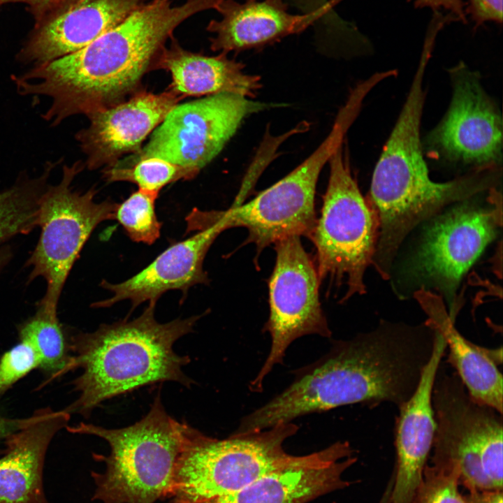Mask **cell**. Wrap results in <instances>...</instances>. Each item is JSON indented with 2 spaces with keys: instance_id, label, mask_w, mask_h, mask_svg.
<instances>
[{
  "instance_id": "3",
  "label": "cell",
  "mask_w": 503,
  "mask_h": 503,
  "mask_svg": "<svg viewBox=\"0 0 503 503\" xmlns=\"http://www.w3.org/2000/svg\"><path fill=\"white\" fill-rule=\"evenodd\" d=\"M155 306L149 302L133 320L101 324L94 332L71 337V370L82 372L73 382L78 398L64 411L86 416L103 401L143 386L194 383L182 370L189 357L177 354L173 345L194 330L202 315L162 323L154 318Z\"/></svg>"
},
{
  "instance_id": "33",
  "label": "cell",
  "mask_w": 503,
  "mask_h": 503,
  "mask_svg": "<svg viewBox=\"0 0 503 503\" xmlns=\"http://www.w3.org/2000/svg\"><path fill=\"white\" fill-rule=\"evenodd\" d=\"M34 415L26 418L10 417L0 410V443L31 421Z\"/></svg>"
},
{
  "instance_id": "6",
  "label": "cell",
  "mask_w": 503,
  "mask_h": 503,
  "mask_svg": "<svg viewBox=\"0 0 503 503\" xmlns=\"http://www.w3.org/2000/svg\"><path fill=\"white\" fill-rule=\"evenodd\" d=\"M188 424L165 410L156 395L147 414L127 427L109 429L90 423L66 425L70 432L96 436L106 441L108 455L102 473L92 472L96 486L93 500L103 503H154L172 497L176 465Z\"/></svg>"
},
{
  "instance_id": "28",
  "label": "cell",
  "mask_w": 503,
  "mask_h": 503,
  "mask_svg": "<svg viewBox=\"0 0 503 503\" xmlns=\"http://www.w3.org/2000/svg\"><path fill=\"white\" fill-rule=\"evenodd\" d=\"M458 476L426 464L411 503H465L458 490Z\"/></svg>"
},
{
  "instance_id": "36",
  "label": "cell",
  "mask_w": 503,
  "mask_h": 503,
  "mask_svg": "<svg viewBox=\"0 0 503 503\" xmlns=\"http://www.w3.org/2000/svg\"><path fill=\"white\" fill-rule=\"evenodd\" d=\"M393 476L394 475L392 474L391 477L386 485V487L384 490L383 495L381 497V500L379 503H390L391 496L394 483Z\"/></svg>"
},
{
  "instance_id": "25",
  "label": "cell",
  "mask_w": 503,
  "mask_h": 503,
  "mask_svg": "<svg viewBox=\"0 0 503 503\" xmlns=\"http://www.w3.org/2000/svg\"><path fill=\"white\" fill-rule=\"evenodd\" d=\"M108 182L126 181L138 189L159 192L166 185L182 179H191L198 171L157 157H147L129 163L115 162L105 168Z\"/></svg>"
},
{
  "instance_id": "11",
  "label": "cell",
  "mask_w": 503,
  "mask_h": 503,
  "mask_svg": "<svg viewBox=\"0 0 503 503\" xmlns=\"http://www.w3.org/2000/svg\"><path fill=\"white\" fill-rule=\"evenodd\" d=\"M357 115L353 106L344 105L327 138L302 163L252 201L225 211L228 228H246V243H254L258 253L287 236L310 238L317 221L314 197L320 173Z\"/></svg>"
},
{
  "instance_id": "20",
  "label": "cell",
  "mask_w": 503,
  "mask_h": 503,
  "mask_svg": "<svg viewBox=\"0 0 503 503\" xmlns=\"http://www.w3.org/2000/svg\"><path fill=\"white\" fill-rule=\"evenodd\" d=\"M220 15L206 29L213 51L229 52L263 46L298 34L325 17L323 13L289 12L286 0H223L214 9Z\"/></svg>"
},
{
  "instance_id": "35",
  "label": "cell",
  "mask_w": 503,
  "mask_h": 503,
  "mask_svg": "<svg viewBox=\"0 0 503 503\" xmlns=\"http://www.w3.org/2000/svg\"><path fill=\"white\" fill-rule=\"evenodd\" d=\"M13 257V251L9 245L0 247V274Z\"/></svg>"
},
{
  "instance_id": "18",
  "label": "cell",
  "mask_w": 503,
  "mask_h": 503,
  "mask_svg": "<svg viewBox=\"0 0 503 503\" xmlns=\"http://www.w3.org/2000/svg\"><path fill=\"white\" fill-rule=\"evenodd\" d=\"M226 229L224 213L217 223L172 245L132 277L118 284L103 280L101 286L110 291L112 297L92 306L109 307L129 300L133 310L146 301L156 303L161 296L168 291L180 290L184 294L194 285L207 284L209 278L203 270L205 257L216 238Z\"/></svg>"
},
{
  "instance_id": "10",
  "label": "cell",
  "mask_w": 503,
  "mask_h": 503,
  "mask_svg": "<svg viewBox=\"0 0 503 503\" xmlns=\"http://www.w3.org/2000/svg\"><path fill=\"white\" fill-rule=\"evenodd\" d=\"M80 162L64 166L59 182L48 185L39 201L37 226L38 241L26 262L29 281L37 277L46 283L38 306L57 312L65 282L92 231L101 222L115 219L117 203H96V190L73 189L72 183L82 170Z\"/></svg>"
},
{
  "instance_id": "17",
  "label": "cell",
  "mask_w": 503,
  "mask_h": 503,
  "mask_svg": "<svg viewBox=\"0 0 503 503\" xmlns=\"http://www.w3.org/2000/svg\"><path fill=\"white\" fill-rule=\"evenodd\" d=\"M150 0H71L48 14L20 58L45 64L87 46Z\"/></svg>"
},
{
  "instance_id": "21",
  "label": "cell",
  "mask_w": 503,
  "mask_h": 503,
  "mask_svg": "<svg viewBox=\"0 0 503 503\" xmlns=\"http://www.w3.org/2000/svg\"><path fill=\"white\" fill-rule=\"evenodd\" d=\"M70 418L63 409H40L30 423L6 439L0 458V503H48L43 484L46 452Z\"/></svg>"
},
{
  "instance_id": "31",
  "label": "cell",
  "mask_w": 503,
  "mask_h": 503,
  "mask_svg": "<svg viewBox=\"0 0 503 503\" xmlns=\"http://www.w3.org/2000/svg\"><path fill=\"white\" fill-rule=\"evenodd\" d=\"M416 8H430L433 11H448L458 22H467L466 3L462 0H412Z\"/></svg>"
},
{
  "instance_id": "32",
  "label": "cell",
  "mask_w": 503,
  "mask_h": 503,
  "mask_svg": "<svg viewBox=\"0 0 503 503\" xmlns=\"http://www.w3.org/2000/svg\"><path fill=\"white\" fill-rule=\"evenodd\" d=\"M71 0H0V6L8 3H23L28 5L38 19H43Z\"/></svg>"
},
{
  "instance_id": "22",
  "label": "cell",
  "mask_w": 503,
  "mask_h": 503,
  "mask_svg": "<svg viewBox=\"0 0 503 503\" xmlns=\"http://www.w3.org/2000/svg\"><path fill=\"white\" fill-rule=\"evenodd\" d=\"M413 298L427 316L425 322L443 337L451 364L469 395L477 402L502 414V347L479 346L456 329L443 299L435 293L419 290Z\"/></svg>"
},
{
  "instance_id": "23",
  "label": "cell",
  "mask_w": 503,
  "mask_h": 503,
  "mask_svg": "<svg viewBox=\"0 0 503 503\" xmlns=\"http://www.w3.org/2000/svg\"><path fill=\"white\" fill-rule=\"evenodd\" d=\"M170 45L164 47L158 65L168 71L173 91L183 95L238 94L249 99L261 87V78L244 72V65L220 53L209 57L182 48L172 36Z\"/></svg>"
},
{
  "instance_id": "12",
  "label": "cell",
  "mask_w": 503,
  "mask_h": 503,
  "mask_svg": "<svg viewBox=\"0 0 503 503\" xmlns=\"http://www.w3.org/2000/svg\"><path fill=\"white\" fill-rule=\"evenodd\" d=\"M273 105L231 93L175 105L146 145L120 162L157 157L199 172L218 155L246 117Z\"/></svg>"
},
{
  "instance_id": "34",
  "label": "cell",
  "mask_w": 503,
  "mask_h": 503,
  "mask_svg": "<svg viewBox=\"0 0 503 503\" xmlns=\"http://www.w3.org/2000/svg\"><path fill=\"white\" fill-rule=\"evenodd\" d=\"M462 497L465 503H503V492L499 490H472Z\"/></svg>"
},
{
  "instance_id": "9",
  "label": "cell",
  "mask_w": 503,
  "mask_h": 503,
  "mask_svg": "<svg viewBox=\"0 0 503 503\" xmlns=\"http://www.w3.org/2000/svg\"><path fill=\"white\" fill-rule=\"evenodd\" d=\"M321 217L310 237L316 250L320 284L345 286L342 301L366 292L364 276L372 264L379 235L377 212L353 178L342 143L330 156Z\"/></svg>"
},
{
  "instance_id": "29",
  "label": "cell",
  "mask_w": 503,
  "mask_h": 503,
  "mask_svg": "<svg viewBox=\"0 0 503 503\" xmlns=\"http://www.w3.org/2000/svg\"><path fill=\"white\" fill-rule=\"evenodd\" d=\"M40 365L41 358L34 347L20 340L0 358V395Z\"/></svg>"
},
{
  "instance_id": "26",
  "label": "cell",
  "mask_w": 503,
  "mask_h": 503,
  "mask_svg": "<svg viewBox=\"0 0 503 503\" xmlns=\"http://www.w3.org/2000/svg\"><path fill=\"white\" fill-rule=\"evenodd\" d=\"M158 195L159 192L138 189L117 205L115 219L131 240L152 245L159 238L161 223L155 211Z\"/></svg>"
},
{
  "instance_id": "27",
  "label": "cell",
  "mask_w": 503,
  "mask_h": 503,
  "mask_svg": "<svg viewBox=\"0 0 503 503\" xmlns=\"http://www.w3.org/2000/svg\"><path fill=\"white\" fill-rule=\"evenodd\" d=\"M37 201L32 191L17 182L0 192V245L36 227Z\"/></svg>"
},
{
  "instance_id": "2",
  "label": "cell",
  "mask_w": 503,
  "mask_h": 503,
  "mask_svg": "<svg viewBox=\"0 0 503 503\" xmlns=\"http://www.w3.org/2000/svg\"><path fill=\"white\" fill-rule=\"evenodd\" d=\"M222 0H150L83 48L13 78L22 95L43 96L51 125L115 105L132 92L181 24Z\"/></svg>"
},
{
  "instance_id": "15",
  "label": "cell",
  "mask_w": 503,
  "mask_h": 503,
  "mask_svg": "<svg viewBox=\"0 0 503 503\" xmlns=\"http://www.w3.org/2000/svg\"><path fill=\"white\" fill-rule=\"evenodd\" d=\"M357 460L348 442L293 455L242 489L201 503H307L349 485L344 472Z\"/></svg>"
},
{
  "instance_id": "30",
  "label": "cell",
  "mask_w": 503,
  "mask_h": 503,
  "mask_svg": "<svg viewBox=\"0 0 503 503\" xmlns=\"http://www.w3.org/2000/svg\"><path fill=\"white\" fill-rule=\"evenodd\" d=\"M465 3L474 29L488 22L502 23V0H467Z\"/></svg>"
},
{
  "instance_id": "4",
  "label": "cell",
  "mask_w": 503,
  "mask_h": 503,
  "mask_svg": "<svg viewBox=\"0 0 503 503\" xmlns=\"http://www.w3.org/2000/svg\"><path fill=\"white\" fill-rule=\"evenodd\" d=\"M433 45L424 43L408 94L375 166L370 201L379 221V245L395 251L419 224L449 205L472 197L483 182L469 172L444 182L433 181L423 155L421 122L423 78Z\"/></svg>"
},
{
  "instance_id": "24",
  "label": "cell",
  "mask_w": 503,
  "mask_h": 503,
  "mask_svg": "<svg viewBox=\"0 0 503 503\" xmlns=\"http://www.w3.org/2000/svg\"><path fill=\"white\" fill-rule=\"evenodd\" d=\"M20 340L29 342L37 351L40 367L51 378L71 370L72 355L58 320L57 312L38 306L34 316L18 327Z\"/></svg>"
},
{
  "instance_id": "7",
  "label": "cell",
  "mask_w": 503,
  "mask_h": 503,
  "mask_svg": "<svg viewBox=\"0 0 503 503\" xmlns=\"http://www.w3.org/2000/svg\"><path fill=\"white\" fill-rule=\"evenodd\" d=\"M432 466L455 472L469 491L503 490L502 414L476 401L453 371L437 369Z\"/></svg>"
},
{
  "instance_id": "37",
  "label": "cell",
  "mask_w": 503,
  "mask_h": 503,
  "mask_svg": "<svg viewBox=\"0 0 503 503\" xmlns=\"http://www.w3.org/2000/svg\"><path fill=\"white\" fill-rule=\"evenodd\" d=\"M314 0H293V1L296 4H305L310 3Z\"/></svg>"
},
{
  "instance_id": "8",
  "label": "cell",
  "mask_w": 503,
  "mask_h": 503,
  "mask_svg": "<svg viewBox=\"0 0 503 503\" xmlns=\"http://www.w3.org/2000/svg\"><path fill=\"white\" fill-rule=\"evenodd\" d=\"M298 430L293 422L280 423L219 439L188 425L172 497L201 503L242 489L291 459L293 455L286 452L284 443Z\"/></svg>"
},
{
  "instance_id": "16",
  "label": "cell",
  "mask_w": 503,
  "mask_h": 503,
  "mask_svg": "<svg viewBox=\"0 0 503 503\" xmlns=\"http://www.w3.org/2000/svg\"><path fill=\"white\" fill-rule=\"evenodd\" d=\"M177 99L173 90L161 94L143 92L87 115L90 123L77 133V140L87 155L88 168L110 166L122 155L139 151Z\"/></svg>"
},
{
  "instance_id": "1",
  "label": "cell",
  "mask_w": 503,
  "mask_h": 503,
  "mask_svg": "<svg viewBox=\"0 0 503 503\" xmlns=\"http://www.w3.org/2000/svg\"><path fill=\"white\" fill-rule=\"evenodd\" d=\"M436 330L381 321L372 330L334 342L329 352L296 370L292 383L245 416L246 432L343 405L389 402L398 408L416 391L435 344Z\"/></svg>"
},
{
  "instance_id": "5",
  "label": "cell",
  "mask_w": 503,
  "mask_h": 503,
  "mask_svg": "<svg viewBox=\"0 0 503 503\" xmlns=\"http://www.w3.org/2000/svg\"><path fill=\"white\" fill-rule=\"evenodd\" d=\"M486 192L451 204L416 227L414 240L391 268L388 279L398 296L435 293L455 320L460 282L502 225L501 193L497 187L483 196Z\"/></svg>"
},
{
  "instance_id": "13",
  "label": "cell",
  "mask_w": 503,
  "mask_h": 503,
  "mask_svg": "<svg viewBox=\"0 0 503 503\" xmlns=\"http://www.w3.org/2000/svg\"><path fill=\"white\" fill-rule=\"evenodd\" d=\"M274 244L277 255L268 284L270 314L263 329L270 335L271 347L250 383L254 392L263 390L265 377L282 363L288 347L296 339L307 335L331 336L319 300L316 268L300 237L287 236Z\"/></svg>"
},
{
  "instance_id": "38",
  "label": "cell",
  "mask_w": 503,
  "mask_h": 503,
  "mask_svg": "<svg viewBox=\"0 0 503 503\" xmlns=\"http://www.w3.org/2000/svg\"><path fill=\"white\" fill-rule=\"evenodd\" d=\"M172 503H182V502H181L180 501L177 500H176V499H173Z\"/></svg>"
},
{
  "instance_id": "19",
  "label": "cell",
  "mask_w": 503,
  "mask_h": 503,
  "mask_svg": "<svg viewBox=\"0 0 503 503\" xmlns=\"http://www.w3.org/2000/svg\"><path fill=\"white\" fill-rule=\"evenodd\" d=\"M446 343L437 332L432 356L411 398L398 407L395 420L396 463L390 503H411L432 449L436 423L432 403L435 375Z\"/></svg>"
},
{
  "instance_id": "14",
  "label": "cell",
  "mask_w": 503,
  "mask_h": 503,
  "mask_svg": "<svg viewBox=\"0 0 503 503\" xmlns=\"http://www.w3.org/2000/svg\"><path fill=\"white\" fill-rule=\"evenodd\" d=\"M452 86L449 107L427 136L435 157L472 169L501 167L502 118L480 74L461 61L448 70Z\"/></svg>"
}]
</instances>
